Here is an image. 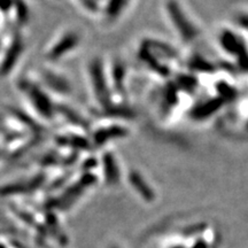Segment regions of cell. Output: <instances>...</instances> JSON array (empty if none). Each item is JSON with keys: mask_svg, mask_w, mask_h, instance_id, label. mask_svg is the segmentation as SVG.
I'll use <instances>...</instances> for the list:
<instances>
[{"mask_svg": "<svg viewBox=\"0 0 248 248\" xmlns=\"http://www.w3.org/2000/svg\"><path fill=\"white\" fill-rule=\"evenodd\" d=\"M106 173H107V177L109 181H115L117 178V175H116V167H115V163H114V161L111 157H109V155H108L107 157V161H106Z\"/></svg>", "mask_w": 248, "mask_h": 248, "instance_id": "obj_3", "label": "cell"}, {"mask_svg": "<svg viewBox=\"0 0 248 248\" xmlns=\"http://www.w3.org/2000/svg\"><path fill=\"white\" fill-rule=\"evenodd\" d=\"M192 248H208V246H207V244L204 243V241L202 240H199L195 243V245Z\"/></svg>", "mask_w": 248, "mask_h": 248, "instance_id": "obj_4", "label": "cell"}, {"mask_svg": "<svg viewBox=\"0 0 248 248\" xmlns=\"http://www.w3.org/2000/svg\"><path fill=\"white\" fill-rule=\"evenodd\" d=\"M111 248H116V247H111Z\"/></svg>", "mask_w": 248, "mask_h": 248, "instance_id": "obj_6", "label": "cell"}, {"mask_svg": "<svg viewBox=\"0 0 248 248\" xmlns=\"http://www.w3.org/2000/svg\"><path fill=\"white\" fill-rule=\"evenodd\" d=\"M131 183L132 185L135 186L136 188L139 191L142 197L145 198L146 200H152L154 198L153 192L151 191V188L148 186L145 185V183L142 179L140 178V176H138V173H132L131 175Z\"/></svg>", "mask_w": 248, "mask_h": 248, "instance_id": "obj_1", "label": "cell"}, {"mask_svg": "<svg viewBox=\"0 0 248 248\" xmlns=\"http://www.w3.org/2000/svg\"><path fill=\"white\" fill-rule=\"evenodd\" d=\"M76 44V36H68L66 39L61 40L60 43H59L57 47H54L53 51L51 52V57L53 59H57L59 57H61V54L63 53V52H67L68 49H70L73 47V45Z\"/></svg>", "mask_w": 248, "mask_h": 248, "instance_id": "obj_2", "label": "cell"}, {"mask_svg": "<svg viewBox=\"0 0 248 248\" xmlns=\"http://www.w3.org/2000/svg\"><path fill=\"white\" fill-rule=\"evenodd\" d=\"M172 248H184V247H182V246H176V247H172Z\"/></svg>", "mask_w": 248, "mask_h": 248, "instance_id": "obj_5", "label": "cell"}]
</instances>
